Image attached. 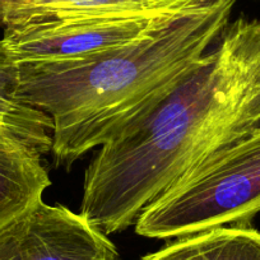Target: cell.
Returning <instances> with one entry per match:
<instances>
[{
    "mask_svg": "<svg viewBox=\"0 0 260 260\" xmlns=\"http://www.w3.org/2000/svg\"><path fill=\"white\" fill-rule=\"evenodd\" d=\"M9 3H11V0H0V24H2V26H3L4 19H6L7 17Z\"/></svg>",
    "mask_w": 260,
    "mask_h": 260,
    "instance_id": "30bf717a",
    "label": "cell"
},
{
    "mask_svg": "<svg viewBox=\"0 0 260 260\" xmlns=\"http://www.w3.org/2000/svg\"><path fill=\"white\" fill-rule=\"evenodd\" d=\"M236 0L181 12L97 54L18 64L17 97L51 117V156L71 167L153 111L230 23Z\"/></svg>",
    "mask_w": 260,
    "mask_h": 260,
    "instance_id": "7a4b0ae2",
    "label": "cell"
},
{
    "mask_svg": "<svg viewBox=\"0 0 260 260\" xmlns=\"http://www.w3.org/2000/svg\"><path fill=\"white\" fill-rule=\"evenodd\" d=\"M181 12H122L27 22L4 27L2 40L17 62L73 59L134 41Z\"/></svg>",
    "mask_w": 260,
    "mask_h": 260,
    "instance_id": "277c9868",
    "label": "cell"
},
{
    "mask_svg": "<svg viewBox=\"0 0 260 260\" xmlns=\"http://www.w3.org/2000/svg\"><path fill=\"white\" fill-rule=\"evenodd\" d=\"M152 112L100 147L84 172L79 213L122 232L190 167L260 129V19L230 22Z\"/></svg>",
    "mask_w": 260,
    "mask_h": 260,
    "instance_id": "6da1fadb",
    "label": "cell"
},
{
    "mask_svg": "<svg viewBox=\"0 0 260 260\" xmlns=\"http://www.w3.org/2000/svg\"><path fill=\"white\" fill-rule=\"evenodd\" d=\"M260 213V129L217 149L141 212L136 232L171 240L224 226H250Z\"/></svg>",
    "mask_w": 260,
    "mask_h": 260,
    "instance_id": "3957f363",
    "label": "cell"
},
{
    "mask_svg": "<svg viewBox=\"0 0 260 260\" xmlns=\"http://www.w3.org/2000/svg\"><path fill=\"white\" fill-rule=\"evenodd\" d=\"M0 260H121L81 213L42 199L0 227Z\"/></svg>",
    "mask_w": 260,
    "mask_h": 260,
    "instance_id": "5b68a950",
    "label": "cell"
},
{
    "mask_svg": "<svg viewBox=\"0 0 260 260\" xmlns=\"http://www.w3.org/2000/svg\"><path fill=\"white\" fill-rule=\"evenodd\" d=\"M18 83V64L0 40V133L46 157L51 154L54 122L17 97Z\"/></svg>",
    "mask_w": 260,
    "mask_h": 260,
    "instance_id": "ba28073f",
    "label": "cell"
},
{
    "mask_svg": "<svg viewBox=\"0 0 260 260\" xmlns=\"http://www.w3.org/2000/svg\"><path fill=\"white\" fill-rule=\"evenodd\" d=\"M50 185L44 156L0 133V227L42 199Z\"/></svg>",
    "mask_w": 260,
    "mask_h": 260,
    "instance_id": "8992f818",
    "label": "cell"
},
{
    "mask_svg": "<svg viewBox=\"0 0 260 260\" xmlns=\"http://www.w3.org/2000/svg\"><path fill=\"white\" fill-rule=\"evenodd\" d=\"M141 260H260V231L224 226L179 237Z\"/></svg>",
    "mask_w": 260,
    "mask_h": 260,
    "instance_id": "9c48e42d",
    "label": "cell"
},
{
    "mask_svg": "<svg viewBox=\"0 0 260 260\" xmlns=\"http://www.w3.org/2000/svg\"><path fill=\"white\" fill-rule=\"evenodd\" d=\"M221 0H11L3 27L44 19L122 12H177Z\"/></svg>",
    "mask_w": 260,
    "mask_h": 260,
    "instance_id": "52a82bcc",
    "label": "cell"
}]
</instances>
